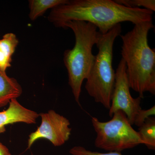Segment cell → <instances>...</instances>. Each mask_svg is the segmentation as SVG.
Listing matches in <instances>:
<instances>
[{
	"instance_id": "30bf717a",
	"label": "cell",
	"mask_w": 155,
	"mask_h": 155,
	"mask_svg": "<svg viewBox=\"0 0 155 155\" xmlns=\"http://www.w3.org/2000/svg\"><path fill=\"white\" fill-rule=\"evenodd\" d=\"M19 43L16 35L12 32L5 34L0 39V70L6 72L11 67L12 57Z\"/></svg>"
},
{
	"instance_id": "9c48e42d",
	"label": "cell",
	"mask_w": 155,
	"mask_h": 155,
	"mask_svg": "<svg viewBox=\"0 0 155 155\" xmlns=\"http://www.w3.org/2000/svg\"><path fill=\"white\" fill-rule=\"evenodd\" d=\"M22 93V87L18 81L0 70V107L9 104L11 100L17 99Z\"/></svg>"
},
{
	"instance_id": "8fae6325",
	"label": "cell",
	"mask_w": 155,
	"mask_h": 155,
	"mask_svg": "<svg viewBox=\"0 0 155 155\" xmlns=\"http://www.w3.org/2000/svg\"><path fill=\"white\" fill-rule=\"evenodd\" d=\"M67 2L68 0H30L28 1V17L31 20L34 21L49 9L54 8Z\"/></svg>"
},
{
	"instance_id": "6da1fadb",
	"label": "cell",
	"mask_w": 155,
	"mask_h": 155,
	"mask_svg": "<svg viewBox=\"0 0 155 155\" xmlns=\"http://www.w3.org/2000/svg\"><path fill=\"white\" fill-rule=\"evenodd\" d=\"M153 12L144 8H127L113 0H68L51 10L48 20L58 28H63L71 21L90 22L105 34L121 22L134 24L153 21Z\"/></svg>"
},
{
	"instance_id": "2e32d148",
	"label": "cell",
	"mask_w": 155,
	"mask_h": 155,
	"mask_svg": "<svg viewBox=\"0 0 155 155\" xmlns=\"http://www.w3.org/2000/svg\"><path fill=\"white\" fill-rule=\"evenodd\" d=\"M0 155H12L7 147L0 141Z\"/></svg>"
},
{
	"instance_id": "52a82bcc",
	"label": "cell",
	"mask_w": 155,
	"mask_h": 155,
	"mask_svg": "<svg viewBox=\"0 0 155 155\" xmlns=\"http://www.w3.org/2000/svg\"><path fill=\"white\" fill-rule=\"evenodd\" d=\"M39 116L41 123L28 136V149L40 139L48 140L55 147L61 146L69 140L72 131L69 119L52 110L41 113Z\"/></svg>"
},
{
	"instance_id": "ba28073f",
	"label": "cell",
	"mask_w": 155,
	"mask_h": 155,
	"mask_svg": "<svg viewBox=\"0 0 155 155\" xmlns=\"http://www.w3.org/2000/svg\"><path fill=\"white\" fill-rule=\"evenodd\" d=\"M7 110L0 112V134L6 131V126L14 123L36 124L39 114L22 105L17 99L11 100Z\"/></svg>"
},
{
	"instance_id": "8992f818",
	"label": "cell",
	"mask_w": 155,
	"mask_h": 155,
	"mask_svg": "<svg viewBox=\"0 0 155 155\" xmlns=\"http://www.w3.org/2000/svg\"><path fill=\"white\" fill-rule=\"evenodd\" d=\"M115 85L111 100L109 115L112 117L115 112L121 110L127 116L131 125H134L137 112L141 109L140 97L133 98L130 93L126 64L122 58L116 71Z\"/></svg>"
},
{
	"instance_id": "277c9868",
	"label": "cell",
	"mask_w": 155,
	"mask_h": 155,
	"mask_svg": "<svg viewBox=\"0 0 155 155\" xmlns=\"http://www.w3.org/2000/svg\"><path fill=\"white\" fill-rule=\"evenodd\" d=\"M121 32L122 26L118 24L105 34L100 33L96 44L98 52L85 84L90 96L108 110L111 106L116 78L113 67L114 45Z\"/></svg>"
},
{
	"instance_id": "9a60e30c",
	"label": "cell",
	"mask_w": 155,
	"mask_h": 155,
	"mask_svg": "<svg viewBox=\"0 0 155 155\" xmlns=\"http://www.w3.org/2000/svg\"><path fill=\"white\" fill-rule=\"evenodd\" d=\"M155 115V105L147 110L140 109L137 112L135 116L134 125V124L137 127H140L147 119L152 117V116H154Z\"/></svg>"
},
{
	"instance_id": "7c38bea8",
	"label": "cell",
	"mask_w": 155,
	"mask_h": 155,
	"mask_svg": "<svg viewBox=\"0 0 155 155\" xmlns=\"http://www.w3.org/2000/svg\"><path fill=\"white\" fill-rule=\"evenodd\" d=\"M139 135L142 141L150 150H155V119L151 117L139 127Z\"/></svg>"
},
{
	"instance_id": "3957f363",
	"label": "cell",
	"mask_w": 155,
	"mask_h": 155,
	"mask_svg": "<svg viewBox=\"0 0 155 155\" xmlns=\"http://www.w3.org/2000/svg\"><path fill=\"white\" fill-rule=\"evenodd\" d=\"M63 28L72 29L75 35V44L71 49L64 53V62L69 77V84L75 101L80 105V97L84 81L88 77L95 59L92 53L100 32L95 25L90 22L71 21Z\"/></svg>"
},
{
	"instance_id": "5bb4252c",
	"label": "cell",
	"mask_w": 155,
	"mask_h": 155,
	"mask_svg": "<svg viewBox=\"0 0 155 155\" xmlns=\"http://www.w3.org/2000/svg\"><path fill=\"white\" fill-rule=\"evenodd\" d=\"M69 153L72 155H123L119 152H109L102 153L98 152L92 151L86 149L81 146H75L69 150Z\"/></svg>"
},
{
	"instance_id": "7a4b0ae2",
	"label": "cell",
	"mask_w": 155,
	"mask_h": 155,
	"mask_svg": "<svg viewBox=\"0 0 155 155\" xmlns=\"http://www.w3.org/2000/svg\"><path fill=\"white\" fill-rule=\"evenodd\" d=\"M154 27L153 21L134 24L124 35L121 55L126 64L130 88L143 98L148 92L155 94V50L150 48L149 32Z\"/></svg>"
},
{
	"instance_id": "4fadbf2b",
	"label": "cell",
	"mask_w": 155,
	"mask_h": 155,
	"mask_svg": "<svg viewBox=\"0 0 155 155\" xmlns=\"http://www.w3.org/2000/svg\"><path fill=\"white\" fill-rule=\"evenodd\" d=\"M119 5L127 8H140L143 7L144 9L154 12L155 0H114Z\"/></svg>"
},
{
	"instance_id": "5b68a950",
	"label": "cell",
	"mask_w": 155,
	"mask_h": 155,
	"mask_svg": "<svg viewBox=\"0 0 155 155\" xmlns=\"http://www.w3.org/2000/svg\"><path fill=\"white\" fill-rule=\"evenodd\" d=\"M107 122H101L91 117L93 127L96 133L95 146L109 152H121L143 144L138 132L134 130L122 111L115 112Z\"/></svg>"
}]
</instances>
